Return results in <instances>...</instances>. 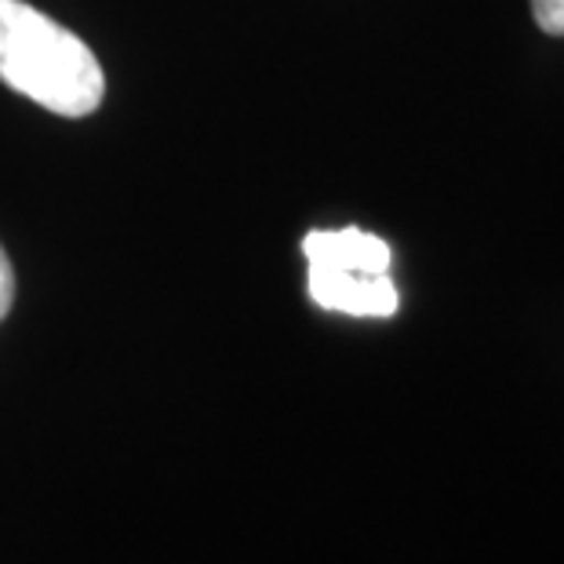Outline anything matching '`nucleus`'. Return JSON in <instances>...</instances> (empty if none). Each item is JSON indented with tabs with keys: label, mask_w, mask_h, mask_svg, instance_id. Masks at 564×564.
<instances>
[{
	"label": "nucleus",
	"mask_w": 564,
	"mask_h": 564,
	"mask_svg": "<svg viewBox=\"0 0 564 564\" xmlns=\"http://www.w3.org/2000/svg\"><path fill=\"white\" fill-rule=\"evenodd\" d=\"M310 299L321 310L350 317H393L401 306L390 273H357L324 262H310Z\"/></svg>",
	"instance_id": "f03ea898"
},
{
	"label": "nucleus",
	"mask_w": 564,
	"mask_h": 564,
	"mask_svg": "<svg viewBox=\"0 0 564 564\" xmlns=\"http://www.w3.org/2000/svg\"><path fill=\"white\" fill-rule=\"evenodd\" d=\"M535 26L550 37H564V0H532Z\"/></svg>",
	"instance_id": "20e7f679"
},
{
	"label": "nucleus",
	"mask_w": 564,
	"mask_h": 564,
	"mask_svg": "<svg viewBox=\"0 0 564 564\" xmlns=\"http://www.w3.org/2000/svg\"><path fill=\"white\" fill-rule=\"evenodd\" d=\"M306 262L324 267L357 270V273H390V245L376 234H365L357 226L346 230H310L303 237Z\"/></svg>",
	"instance_id": "7ed1b4c3"
},
{
	"label": "nucleus",
	"mask_w": 564,
	"mask_h": 564,
	"mask_svg": "<svg viewBox=\"0 0 564 564\" xmlns=\"http://www.w3.org/2000/svg\"><path fill=\"white\" fill-rule=\"evenodd\" d=\"M0 84L58 117H88L106 95L91 47L22 0H0Z\"/></svg>",
	"instance_id": "f257e3e1"
},
{
	"label": "nucleus",
	"mask_w": 564,
	"mask_h": 564,
	"mask_svg": "<svg viewBox=\"0 0 564 564\" xmlns=\"http://www.w3.org/2000/svg\"><path fill=\"white\" fill-rule=\"evenodd\" d=\"M11 303H15V273H11V262L0 248V321L8 317Z\"/></svg>",
	"instance_id": "39448f33"
}]
</instances>
